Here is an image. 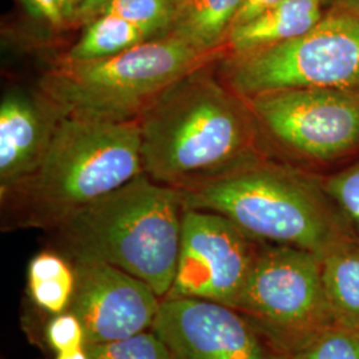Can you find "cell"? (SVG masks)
Instances as JSON below:
<instances>
[{"label":"cell","mask_w":359,"mask_h":359,"mask_svg":"<svg viewBox=\"0 0 359 359\" xmlns=\"http://www.w3.org/2000/svg\"><path fill=\"white\" fill-rule=\"evenodd\" d=\"M176 188L184 209L218 213L257 241L321 257L354 243L322 175L265 154Z\"/></svg>","instance_id":"1"},{"label":"cell","mask_w":359,"mask_h":359,"mask_svg":"<svg viewBox=\"0 0 359 359\" xmlns=\"http://www.w3.org/2000/svg\"><path fill=\"white\" fill-rule=\"evenodd\" d=\"M205 67L181 77L137 120L142 169L157 182L180 187L262 154L246 99Z\"/></svg>","instance_id":"2"},{"label":"cell","mask_w":359,"mask_h":359,"mask_svg":"<svg viewBox=\"0 0 359 359\" xmlns=\"http://www.w3.org/2000/svg\"><path fill=\"white\" fill-rule=\"evenodd\" d=\"M142 172L137 120L62 116L36 169L0 192L3 229L52 231Z\"/></svg>","instance_id":"3"},{"label":"cell","mask_w":359,"mask_h":359,"mask_svg":"<svg viewBox=\"0 0 359 359\" xmlns=\"http://www.w3.org/2000/svg\"><path fill=\"white\" fill-rule=\"evenodd\" d=\"M182 213L177 188L142 172L50 231L69 261L109 264L164 299L177 268Z\"/></svg>","instance_id":"4"},{"label":"cell","mask_w":359,"mask_h":359,"mask_svg":"<svg viewBox=\"0 0 359 359\" xmlns=\"http://www.w3.org/2000/svg\"><path fill=\"white\" fill-rule=\"evenodd\" d=\"M217 56L165 35L104 59H62L40 77L39 93L65 117L135 121L181 77Z\"/></svg>","instance_id":"5"},{"label":"cell","mask_w":359,"mask_h":359,"mask_svg":"<svg viewBox=\"0 0 359 359\" xmlns=\"http://www.w3.org/2000/svg\"><path fill=\"white\" fill-rule=\"evenodd\" d=\"M224 83L243 97L287 88L359 90V10L327 8L306 34L228 56Z\"/></svg>","instance_id":"6"},{"label":"cell","mask_w":359,"mask_h":359,"mask_svg":"<svg viewBox=\"0 0 359 359\" xmlns=\"http://www.w3.org/2000/svg\"><path fill=\"white\" fill-rule=\"evenodd\" d=\"M234 309L287 358L335 326L322 257L287 245L261 243Z\"/></svg>","instance_id":"7"},{"label":"cell","mask_w":359,"mask_h":359,"mask_svg":"<svg viewBox=\"0 0 359 359\" xmlns=\"http://www.w3.org/2000/svg\"><path fill=\"white\" fill-rule=\"evenodd\" d=\"M261 136L308 170L346 165L359 157V90L287 88L246 97Z\"/></svg>","instance_id":"8"},{"label":"cell","mask_w":359,"mask_h":359,"mask_svg":"<svg viewBox=\"0 0 359 359\" xmlns=\"http://www.w3.org/2000/svg\"><path fill=\"white\" fill-rule=\"evenodd\" d=\"M261 243L218 213L184 209L177 268L167 298L234 308Z\"/></svg>","instance_id":"9"},{"label":"cell","mask_w":359,"mask_h":359,"mask_svg":"<svg viewBox=\"0 0 359 359\" xmlns=\"http://www.w3.org/2000/svg\"><path fill=\"white\" fill-rule=\"evenodd\" d=\"M152 330L170 359H289L243 313L204 299H163Z\"/></svg>","instance_id":"10"},{"label":"cell","mask_w":359,"mask_h":359,"mask_svg":"<svg viewBox=\"0 0 359 359\" xmlns=\"http://www.w3.org/2000/svg\"><path fill=\"white\" fill-rule=\"evenodd\" d=\"M76 287L69 309L83 323L87 345L151 330L163 298L140 278L105 262L71 261Z\"/></svg>","instance_id":"11"},{"label":"cell","mask_w":359,"mask_h":359,"mask_svg":"<svg viewBox=\"0 0 359 359\" xmlns=\"http://www.w3.org/2000/svg\"><path fill=\"white\" fill-rule=\"evenodd\" d=\"M62 114L44 96L8 92L0 104V192L29 176L41 161Z\"/></svg>","instance_id":"12"},{"label":"cell","mask_w":359,"mask_h":359,"mask_svg":"<svg viewBox=\"0 0 359 359\" xmlns=\"http://www.w3.org/2000/svg\"><path fill=\"white\" fill-rule=\"evenodd\" d=\"M327 11L325 0H285L250 22L234 27L226 39L228 56L278 46L306 34Z\"/></svg>","instance_id":"13"},{"label":"cell","mask_w":359,"mask_h":359,"mask_svg":"<svg viewBox=\"0 0 359 359\" xmlns=\"http://www.w3.org/2000/svg\"><path fill=\"white\" fill-rule=\"evenodd\" d=\"M244 0H182L167 35L181 39L196 51L219 53Z\"/></svg>","instance_id":"14"},{"label":"cell","mask_w":359,"mask_h":359,"mask_svg":"<svg viewBox=\"0 0 359 359\" xmlns=\"http://www.w3.org/2000/svg\"><path fill=\"white\" fill-rule=\"evenodd\" d=\"M322 261L334 325L359 332V244L341 245Z\"/></svg>","instance_id":"15"},{"label":"cell","mask_w":359,"mask_h":359,"mask_svg":"<svg viewBox=\"0 0 359 359\" xmlns=\"http://www.w3.org/2000/svg\"><path fill=\"white\" fill-rule=\"evenodd\" d=\"M27 283L34 304L56 316L69 309L76 287V273L72 262L62 253L44 250L29 261Z\"/></svg>","instance_id":"16"},{"label":"cell","mask_w":359,"mask_h":359,"mask_svg":"<svg viewBox=\"0 0 359 359\" xmlns=\"http://www.w3.org/2000/svg\"><path fill=\"white\" fill-rule=\"evenodd\" d=\"M149 40L140 28L114 15H100L87 25L76 44L65 59L72 62H88L130 50Z\"/></svg>","instance_id":"17"},{"label":"cell","mask_w":359,"mask_h":359,"mask_svg":"<svg viewBox=\"0 0 359 359\" xmlns=\"http://www.w3.org/2000/svg\"><path fill=\"white\" fill-rule=\"evenodd\" d=\"M175 13L173 0H112L100 15L121 18L154 39L167 35Z\"/></svg>","instance_id":"18"},{"label":"cell","mask_w":359,"mask_h":359,"mask_svg":"<svg viewBox=\"0 0 359 359\" xmlns=\"http://www.w3.org/2000/svg\"><path fill=\"white\" fill-rule=\"evenodd\" d=\"M323 187L339 209L354 243L359 244V157L322 175Z\"/></svg>","instance_id":"19"},{"label":"cell","mask_w":359,"mask_h":359,"mask_svg":"<svg viewBox=\"0 0 359 359\" xmlns=\"http://www.w3.org/2000/svg\"><path fill=\"white\" fill-rule=\"evenodd\" d=\"M90 359H170L169 350L154 330L111 342L87 345Z\"/></svg>","instance_id":"20"},{"label":"cell","mask_w":359,"mask_h":359,"mask_svg":"<svg viewBox=\"0 0 359 359\" xmlns=\"http://www.w3.org/2000/svg\"><path fill=\"white\" fill-rule=\"evenodd\" d=\"M289 359H359V332L333 326Z\"/></svg>","instance_id":"21"},{"label":"cell","mask_w":359,"mask_h":359,"mask_svg":"<svg viewBox=\"0 0 359 359\" xmlns=\"http://www.w3.org/2000/svg\"><path fill=\"white\" fill-rule=\"evenodd\" d=\"M46 339L56 354L77 351L87 346L84 326L71 310L52 316L46 326Z\"/></svg>","instance_id":"22"},{"label":"cell","mask_w":359,"mask_h":359,"mask_svg":"<svg viewBox=\"0 0 359 359\" xmlns=\"http://www.w3.org/2000/svg\"><path fill=\"white\" fill-rule=\"evenodd\" d=\"M283 1H285V0H244L243 4H241L240 11H238L234 22H233L231 29L234 27L241 26L244 23L250 22L252 19H255L258 15L268 11V10L276 7L277 4L283 3Z\"/></svg>","instance_id":"23"},{"label":"cell","mask_w":359,"mask_h":359,"mask_svg":"<svg viewBox=\"0 0 359 359\" xmlns=\"http://www.w3.org/2000/svg\"><path fill=\"white\" fill-rule=\"evenodd\" d=\"M27 3L39 16L44 18L52 26H62L65 23L59 0H27Z\"/></svg>","instance_id":"24"},{"label":"cell","mask_w":359,"mask_h":359,"mask_svg":"<svg viewBox=\"0 0 359 359\" xmlns=\"http://www.w3.org/2000/svg\"><path fill=\"white\" fill-rule=\"evenodd\" d=\"M112 0H83L74 18V22L88 25L93 19L100 16V13H103L104 8Z\"/></svg>","instance_id":"25"},{"label":"cell","mask_w":359,"mask_h":359,"mask_svg":"<svg viewBox=\"0 0 359 359\" xmlns=\"http://www.w3.org/2000/svg\"><path fill=\"white\" fill-rule=\"evenodd\" d=\"M81 1L83 0H59L60 10H62L65 22H74V18L76 15Z\"/></svg>","instance_id":"26"},{"label":"cell","mask_w":359,"mask_h":359,"mask_svg":"<svg viewBox=\"0 0 359 359\" xmlns=\"http://www.w3.org/2000/svg\"><path fill=\"white\" fill-rule=\"evenodd\" d=\"M327 8H350V10H359V0H325Z\"/></svg>","instance_id":"27"},{"label":"cell","mask_w":359,"mask_h":359,"mask_svg":"<svg viewBox=\"0 0 359 359\" xmlns=\"http://www.w3.org/2000/svg\"><path fill=\"white\" fill-rule=\"evenodd\" d=\"M55 359H90L87 348H81L77 351H71V353H63V354H56Z\"/></svg>","instance_id":"28"},{"label":"cell","mask_w":359,"mask_h":359,"mask_svg":"<svg viewBox=\"0 0 359 359\" xmlns=\"http://www.w3.org/2000/svg\"><path fill=\"white\" fill-rule=\"evenodd\" d=\"M173 1H175V6H176V7H177V6H179L180 3H181V1H182V0H173Z\"/></svg>","instance_id":"29"}]
</instances>
